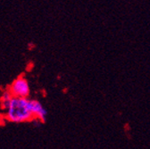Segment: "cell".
Instances as JSON below:
<instances>
[{
  "instance_id": "cell-1",
  "label": "cell",
  "mask_w": 150,
  "mask_h": 149,
  "mask_svg": "<svg viewBox=\"0 0 150 149\" xmlns=\"http://www.w3.org/2000/svg\"><path fill=\"white\" fill-rule=\"evenodd\" d=\"M6 117L9 121L14 123L31 121L35 120V117L30 111V99L13 97L7 110L6 111Z\"/></svg>"
},
{
  "instance_id": "cell-4",
  "label": "cell",
  "mask_w": 150,
  "mask_h": 149,
  "mask_svg": "<svg viewBox=\"0 0 150 149\" xmlns=\"http://www.w3.org/2000/svg\"><path fill=\"white\" fill-rule=\"evenodd\" d=\"M13 98V96L11 94V92L9 91V89L4 90L2 95H1V98H0V104H1V108L5 111L7 110L10 102Z\"/></svg>"
},
{
  "instance_id": "cell-2",
  "label": "cell",
  "mask_w": 150,
  "mask_h": 149,
  "mask_svg": "<svg viewBox=\"0 0 150 149\" xmlns=\"http://www.w3.org/2000/svg\"><path fill=\"white\" fill-rule=\"evenodd\" d=\"M9 91L13 97L27 98L30 95V84L23 76H19L16 78L9 87Z\"/></svg>"
},
{
  "instance_id": "cell-3",
  "label": "cell",
  "mask_w": 150,
  "mask_h": 149,
  "mask_svg": "<svg viewBox=\"0 0 150 149\" xmlns=\"http://www.w3.org/2000/svg\"><path fill=\"white\" fill-rule=\"evenodd\" d=\"M30 111L33 114L35 120H39L40 121H45L47 116V111L42 105L40 102L34 99H30Z\"/></svg>"
}]
</instances>
